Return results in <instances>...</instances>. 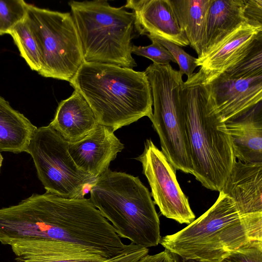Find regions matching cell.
<instances>
[{"label":"cell","mask_w":262,"mask_h":262,"mask_svg":"<svg viewBox=\"0 0 262 262\" xmlns=\"http://www.w3.org/2000/svg\"><path fill=\"white\" fill-rule=\"evenodd\" d=\"M221 74L231 79H249L262 75V33L249 51Z\"/></svg>","instance_id":"obj_22"},{"label":"cell","mask_w":262,"mask_h":262,"mask_svg":"<svg viewBox=\"0 0 262 262\" xmlns=\"http://www.w3.org/2000/svg\"><path fill=\"white\" fill-rule=\"evenodd\" d=\"M206 84L225 123L262 101V75L249 79H231L220 74Z\"/></svg>","instance_id":"obj_10"},{"label":"cell","mask_w":262,"mask_h":262,"mask_svg":"<svg viewBox=\"0 0 262 262\" xmlns=\"http://www.w3.org/2000/svg\"><path fill=\"white\" fill-rule=\"evenodd\" d=\"M221 262H262V243L235 251Z\"/></svg>","instance_id":"obj_26"},{"label":"cell","mask_w":262,"mask_h":262,"mask_svg":"<svg viewBox=\"0 0 262 262\" xmlns=\"http://www.w3.org/2000/svg\"><path fill=\"white\" fill-rule=\"evenodd\" d=\"M80 38L84 62L111 64L133 69L132 39L135 15L124 6L106 0L68 3Z\"/></svg>","instance_id":"obj_5"},{"label":"cell","mask_w":262,"mask_h":262,"mask_svg":"<svg viewBox=\"0 0 262 262\" xmlns=\"http://www.w3.org/2000/svg\"><path fill=\"white\" fill-rule=\"evenodd\" d=\"M17 262V261H16Z\"/></svg>","instance_id":"obj_32"},{"label":"cell","mask_w":262,"mask_h":262,"mask_svg":"<svg viewBox=\"0 0 262 262\" xmlns=\"http://www.w3.org/2000/svg\"><path fill=\"white\" fill-rule=\"evenodd\" d=\"M26 152L31 156L46 191L67 199H82L97 178L76 165L68 142L50 125L37 128Z\"/></svg>","instance_id":"obj_8"},{"label":"cell","mask_w":262,"mask_h":262,"mask_svg":"<svg viewBox=\"0 0 262 262\" xmlns=\"http://www.w3.org/2000/svg\"><path fill=\"white\" fill-rule=\"evenodd\" d=\"M214 204L180 231L160 244L187 259L221 262L232 252L262 243V212L242 215L234 202L219 192Z\"/></svg>","instance_id":"obj_2"},{"label":"cell","mask_w":262,"mask_h":262,"mask_svg":"<svg viewBox=\"0 0 262 262\" xmlns=\"http://www.w3.org/2000/svg\"><path fill=\"white\" fill-rule=\"evenodd\" d=\"M244 15L248 23L262 26V0H243Z\"/></svg>","instance_id":"obj_28"},{"label":"cell","mask_w":262,"mask_h":262,"mask_svg":"<svg viewBox=\"0 0 262 262\" xmlns=\"http://www.w3.org/2000/svg\"><path fill=\"white\" fill-rule=\"evenodd\" d=\"M124 148L111 129L100 124L82 140L68 142L69 152L77 167L95 178L108 169Z\"/></svg>","instance_id":"obj_13"},{"label":"cell","mask_w":262,"mask_h":262,"mask_svg":"<svg viewBox=\"0 0 262 262\" xmlns=\"http://www.w3.org/2000/svg\"><path fill=\"white\" fill-rule=\"evenodd\" d=\"M89 199L120 237L147 248L160 244L159 215L138 177L108 169L91 186Z\"/></svg>","instance_id":"obj_4"},{"label":"cell","mask_w":262,"mask_h":262,"mask_svg":"<svg viewBox=\"0 0 262 262\" xmlns=\"http://www.w3.org/2000/svg\"><path fill=\"white\" fill-rule=\"evenodd\" d=\"M226 125L236 159L262 163V101Z\"/></svg>","instance_id":"obj_16"},{"label":"cell","mask_w":262,"mask_h":262,"mask_svg":"<svg viewBox=\"0 0 262 262\" xmlns=\"http://www.w3.org/2000/svg\"><path fill=\"white\" fill-rule=\"evenodd\" d=\"M136 159L142 164L151 196L161 213L180 224L192 222L195 215L177 181L176 169L151 139L146 140L142 154Z\"/></svg>","instance_id":"obj_9"},{"label":"cell","mask_w":262,"mask_h":262,"mask_svg":"<svg viewBox=\"0 0 262 262\" xmlns=\"http://www.w3.org/2000/svg\"><path fill=\"white\" fill-rule=\"evenodd\" d=\"M137 262H176L172 253L165 250L157 254L149 255L148 254Z\"/></svg>","instance_id":"obj_29"},{"label":"cell","mask_w":262,"mask_h":262,"mask_svg":"<svg viewBox=\"0 0 262 262\" xmlns=\"http://www.w3.org/2000/svg\"><path fill=\"white\" fill-rule=\"evenodd\" d=\"M221 191L234 202L241 214L262 212V163L236 160Z\"/></svg>","instance_id":"obj_15"},{"label":"cell","mask_w":262,"mask_h":262,"mask_svg":"<svg viewBox=\"0 0 262 262\" xmlns=\"http://www.w3.org/2000/svg\"><path fill=\"white\" fill-rule=\"evenodd\" d=\"M180 101L192 174L203 186L220 192L236 159L226 123L214 106L200 70L183 82Z\"/></svg>","instance_id":"obj_1"},{"label":"cell","mask_w":262,"mask_h":262,"mask_svg":"<svg viewBox=\"0 0 262 262\" xmlns=\"http://www.w3.org/2000/svg\"><path fill=\"white\" fill-rule=\"evenodd\" d=\"M25 19L39 49L41 68L39 74L70 82L84 62L72 14L29 4Z\"/></svg>","instance_id":"obj_7"},{"label":"cell","mask_w":262,"mask_h":262,"mask_svg":"<svg viewBox=\"0 0 262 262\" xmlns=\"http://www.w3.org/2000/svg\"><path fill=\"white\" fill-rule=\"evenodd\" d=\"M3 160V157L2 155H1V154L0 153V168L1 167Z\"/></svg>","instance_id":"obj_31"},{"label":"cell","mask_w":262,"mask_h":262,"mask_svg":"<svg viewBox=\"0 0 262 262\" xmlns=\"http://www.w3.org/2000/svg\"><path fill=\"white\" fill-rule=\"evenodd\" d=\"M176 262H203L200 260H194V259H184L182 258L178 255H176L175 254H172Z\"/></svg>","instance_id":"obj_30"},{"label":"cell","mask_w":262,"mask_h":262,"mask_svg":"<svg viewBox=\"0 0 262 262\" xmlns=\"http://www.w3.org/2000/svg\"><path fill=\"white\" fill-rule=\"evenodd\" d=\"M179 25L189 45L201 56L208 10L212 0H170Z\"/></svg>","instance_id":"obj_20"},{"label":"cell","mask_w":262,"mask_h":262,"mask_svg":"<svg viewBox=\"0 0 262 262\" xmlns=\"http://www.w3.org/2000/svg\"><path fill=\"white\" fill-rule=\"evenodd\" d=\"M123 6L134 13L135 29L140 35L164 39L181 47L189 45L170 0H128Z\"/></svg>","instance_id":"obj_11"},{"label":"cell","mask_w":262,"mask_h":262,"mask_svg":"<svg viewBox=\"0 0 262 262\" xmlns=\"http://www.w3.org/2000/svg\"><path fill=\"white\" fill-rule=\"evenodd\" d=\"M92 109L98 124L114 132L152 116V97L145 72L84 62L70 81Z\"/></svg>","instance_id":"obj_3"},{"label":"cell","mask_w":262,"mask_h":262,"mask_svg":"<svg viewBox=\"0 0 262 262\" xmlns=\"http://www.w3.org/2000/svg\"><path fill=\"white\" fill-rule=\"evenodd\" d=\"M28 5L23 0H0V35L10 34L25 19Z\"/></svg>","instance_id":"obj_23"},{"label":"cell","mask_w":262,"mask_h":262,"mask_svg":"<svg viewBox=\"0 0 262 262\" xmlns=\"http://www.w3.org/2000/svg\"><path fill=\"white\" fill-rule=\"evenodd\" d=\"M37 128L0 96V151L26 152Z\"/></svg>","instance_id":"obj_19"},{"label":"cell","mask_w":262,"mask_h":262,"mask_svg":"<svg viewBox=\"0 0 262 262\" xmlns=\"http://www.w3.org/2000/svg\"><path fill=\"white\" fill-rule=\"evenodd\" d=\"M151 44L147 46L133 45L132 53L150 59L153 63L159 65H166L170 61H176L170 53L155 38H149Z\"/></svg>","instance_id":"obj_24"},{"label":"cell","mask_w":262,"mask_h":262,"mask_svg":"<svg viewBox=\"0 0 262 262\" xmlns=\"http://www.w3.org/2000/svg\"><path fill=\"white\" fill-rule=\"evenodd\" d=\"M262 33V26L245 22L207 52L196 58L207 83L243 58Z\"/></svg>","instance_id":"obj_12"},{"label":"cell","mask_w":262,"mask_h":262,"mask_svg":"<svg viewBox=\"0 0 262 262\" xmlns=\"http://www.w3.org/2000/svg\"><path fill=\"white\" fill-rule=\"evenodd\" d=\"M10 246L17 262H113L85 247L70 243L46 239H25Z\"/></svg>","instance_id":"obj_14"},{"label":"cell","mask_w":262,"mask_h":262,"mask_svg":"<svg viewBox=\"0 0 262 262\" xmlns=\"http://www.w3.org/2000/svg\"><path fill=\"white\" fill-rule=\"evenodd\" d=\"M149 81L154 111L150 119L162 152L176 170L192 174L180 92L183 74L170 64H150L144 71Z\"/></svg>","instance_id":"obj_6"},{"label":"cell","mask_w":262,"mask_h":262,"mask_svg":"<svg viewBox=\"0 0 262 262\" xmlns=\"http://www.w3.org/2000/svg\"><path fill=\"white\" fill-rule=\"evenodd\" d=\"M147 248L140 246L130 243L126 245L124 250L116 256L113 262H137L148 254Z\"/></svg>","instance_id":"obj_27"},{"label":"cell","mask_w":262,"mask_h":262,"mask_svg":"<svg viewBox=\"0 0 262 262\" xmlns=\"http://www.w3.org/2000/svg\"><path fill=\"white\" fill-rule=\"evenodd\" d=\"M152 38H155L170 53L179 67V71L183 74H185L187 78L193 75L197 67L196 58L186 53L180 46L176 44L164 39Z\"/></svg>","instance_id":"obj_25"},{"label":"cell","mask_w":262,"mask_h":262,"mask_svg":"<svg viewBox=\"0 0 262 262\" xmlns=\"http://www.w3.org/2000/svg\"><path fill=\"white\" fill-rule=\"evenodd\" d=\"M9 34L12 37L21 56L31 70L38 73L41 68L40 53L36 39L25 18L15 26Z\"/></svg>","instance_id":"obj_21"},{"label":"cell","mask_w":262,"mask_h":262,"mask_svg":"<svg viewBox=\"0 0 262 262\" xmlns=\"http://www.w3.org/2000/svg\"><path fill=\"white\" fill-rule=\"evenodd\" d=\"M69 143L84 139L98 123L91 106L77 91L58 104L54 119L49 124Z\"/></svg>","instance_id":"obj_17"},{"label":"cell","mask_w":262,"mask_h":262,"mask_svg":"<svg viewBox=\"0 0 262 262\" xmlns=\"http://www.w3.org/2000/svg\"><path fill=\"white\" fill-rule=\"evenodd\" d=\"M245 22L248 21L244 15L243 0H212L207 15L201 56Z\"/></svg>","instance_id":"obj_18"}]
</instances>
